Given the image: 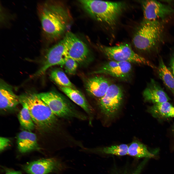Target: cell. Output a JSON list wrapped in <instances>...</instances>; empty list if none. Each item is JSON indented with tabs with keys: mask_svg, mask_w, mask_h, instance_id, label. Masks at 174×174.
<instances>
[{
	"mask_svg": "<svg viewBox=\"0 0 174 174\" xmlns=\"http://www.w3.org/2000/svg\"><path fill=\"white\" fill-rule=\"evenodd\" d=\"M110 82L108 79L102 76H94L88 79L86 84V88L90 94L101 98L105 94Z\"/></svg>",
	"mask_w": 174,
	"mask_h": 174,
	"instance_id": "15",
	"label": "cell"
},
{
	"mask_svg": "<svg viewBox=\"0 0 174 174\" xmlns=\"http://www.w3.org/2000/svg\"><path fill=\"white\" fill-rule=\"evenodd\" d=\"M99 48L110 60L127 62L156 68L149 61L135 52L128 44L122 43L112 46L100 45Z\"/></svg>",
	"mask_w": 174,
	"mask_h": 174,
	"instance_id": "6",
	"label": "cell"
},
{
	"mask_svg": "<svg viewBox=\"0 0 174 174\" xmlns=\"http://www.w3.org/2000/svg\"><path fill=\"white\" fill-rule=\"evenodd\" d=\"M148 111L153 117L158 119L174 117V107L168 102L154 104Z\"/></svg>",
	"mask_w": 174,
	"mask_h": 174,
	"instance_id": "19",
	"label": "cell"
},
{
	"mask_svg": "<svg viewBox=\"0 0 174 174\" xmlns=\"http://www.w3.org/2000/svg\"><path fill=\"white\" fill-rule=\"evenodd\" d=\"M147 160V159H145L138 164L132 167H125L122 169L117 170L114 172L112 174H140Z\"/></svg>",
	"mask_w": 174,
	"mask_h": 174,
	"instance_id": "24",
	"label": "cell"
},
{
	"mask_svg": "<svg viewBox=\"0 0 174 174\" xmlns=\"http://www.w3.org/2000/svg\"><path fill=\"white\" fill-rule=\"evenodd\" d=\"M144 21L164 19L174 13V8L169 5L153 0L142 1Z\"/></svg>",
	"mask_w": 174,
	"mask_h": 174,
	"instance_id": "12",
	"label": "cell"
},
{
	"mask_svg": "<svg viewBox=\"0 0 174 174\" xmlns=\"http://www.w3.org/2000/svg\"><path fill=\"white\" fill-rule=\"evenodd\" d=\"M66 41V52L67 57L72 58L78 63L87 61L89 51L87 45L75 34L68 32L65 36Z\"/></svg>",
	"mask_w": 174,
	"mask_h": 174,
	"instance_id": "10",
	"label": "cell"
},
{
	"mask_svg": "<svg viewBox=\"0 0 174 174\" xmlns=\"http://www.w3.org/2000/svg\"><path fill=\"white\" fill-rule=\"evenodd\" d=\"M128 146L124 144L102 148H83L81 151L89 154L110 155L122 156L128 155Z\"/></svg>",
	"mask_w": 174,
	"mask_h": 174,
	"instance_id": "18",
	"label": "cell"
},
{
	"mask_svg": "<svg viewBox=\"0 0 174 174\" xmlns=\"http://www.w3.org/2000/svg\"><path fill=\"white\" fill-rule=\"evenodd\" d=\"M67 58L66 52V41L64 37L49 49L45 55L42 66L33 76H39L43 74L51 66L55 65L63 66Z\"/></svg>",
	"mask_w": 174,
	"mask_h": 174,
	"instance_id": "9",
	"label": "cell"
},
{
	"mask_svg": "<svg viewBox=\"0 0 174 174\" xmlns=\"http://www.w3.org/2000/svg\"><path fill=\"white\" fill-rule=\"evenodd\" d=\"M172 132L174 136V124L173 125V126L172 128Z\"/></svg>",
	"mask_w": 174,
	"mask_h": 174,
	"instance_id": "29",
	"label": "cell"
},
{
	"mask_svg": "<svg viewBox=\"0 0 174 174\" xmlns=\"http://www.w3.org/2000/svg\"><path fill=\"white\" fill-rule=\"evenodd\" d=\"M17 143L19 151L25 153L39 149L36 135L26 130L20 132L17 138Z\"/></svg>",
	"mask_w": 174,
	"mask_h": 174,
	"instance_id": "16",
	"label": "cell"
},
{
	"mask_svg": "<svg viewBox=\"0 0 174 174\" xmlns=\"http://www.w3.org/2000/svg\"><path fill=\"white\" fill-rule=\"evenodd\" d=\"M50 78L59 86L76 89L64 71L61 69L56 68L52 70L50 73Z\"/></svg>",
	"mask_w": 174,
	"mask_h": 174,
	"instance_id": "22",
	"label": "cell"
},
{
	"mask_svg": "<svg viewBox=\"0 0 174 174\" xmlns=\"http://www.w3.org/2000/svg\"><path fill=\"white\" fill-rule=\"evenodd\" d=\"M0 86V108L7 110L15 108L20 103L19 96L14 93L12 87L1 79Z\"/></svg>",
	"mask_w": 174,
	"mask_h": 174,
	"instance_id": "14",
	"label": "cell"
},
{
	"mask_svg": "<svg viewBox=\"0 0 174 174\" xmlns=\"http://www.w3.org/2000/svg\"><path fill=\"white\" fill-rule=\"evenodd\" d=\"M79 1L92 17L110 26L116 24L125 7L124 4L121 2L91 0Z\"/></svg>",
	"mask_w": 174,
	"mask_h": 174,
	"instance_id": "4",
	"label": "cell"
},
{
	"mask_svg": "<svg viewBox=\"0 0 174 174\" xmlns=\"http://www.w3.org/2000/svg\"><path fill=\"white\" fill-rule=\"evenodd\" d=\"M131 64L127 62L110 60L93 72L92 73L108 75L123 81H128L130 78L132 71Z\"/></svg>",
	"mask_w": 174,
	"mask_h": 174,
	"instance_id": "11",
	"label": "cell"
},
{
	"mask_svg": "<svg viewBox=\"0 0 174 174\" xmlns=\"http://www.w3.org/2000/svg\"><path fill=\"white\" fill-rule=\"evenodd\" d=\"M19 98L20 103L27 108L35 126L38 128L49 130L57 125V117L37 94L27 92L20 95Z\"/></svg>",
	"mask_w": 174,
	"mask_h": 174,
	"instance_id": "2",
	"label": "cell"
},
{
	"mask_svg": "<svg viewBox=\"0 0 174 174\" xmlns=\"http://www.w3.org/2000/svg\"><path fill=\"white\" fill-rule=\"evenodd\" d=\"M39 97L57 117L65 119L76 118L85 120L86 116L77 110L66 99L54 91L38 94Z\"/></svg>",
	"mask_w": 174,
	"mask_h": 174,
	"instance_id": "5",
	"label": "cell"
},
{
	"mask_svg": "<svg viewBox=\"0 0 174 174\" xmlns=\"http://www.w3.org/2000/svg\"><path fill=\"white\" fill-rule=\"evenodd\" d=\"M171 72L174 76V52L171 57L169 63Z\"/></svg>",
	"mask_w": 174,
	"mask_h": 174,
	"instance_id": "27",
	"label": "cell"
},
{
	"mask_svg": "<svg viewBox=\"0 0 174 174\" xmlns=\"http://www.w3.org/2000/svg\"><path fill=\"white\" fill-rule=\"evenodd\" d=\"M164 34V27L160 20L144 21L134 36L133 44L141 51L155 52L163 41Z\"/></svg>",
	"mask_w": 174,
	"mask_h": 174,
	"instance_id": "3",
	"label": "cell"
},
{
	"mask_svg": "<svg viewBox=\"0 0 174 174\" xmlns=\"http://www.w3.org/2000/svg\"><path fill=\"white\" fill-rule=\"evenodd\" d=\"M60 90L72 101L81 108L89 115L93 113L91 107L83 94L76 89L59 86Z\"/></svg>",
	"mask_w": 174,
	"mask_h": 174,
	"instance_id": "17",
	"label": "cell"
},
{
	"mask_svg": "<svg viewBox=\"0 0 174 174\" xmlns=\"http://www.w3.org/2000/svg\"><path fill=\"white\" fill-rule=\"evenodd\" d=\"M78 63L74 59L68 57L63 66L65 72L69 74L75 73L78 66Z\"/></svg>",
	"mask_w": 174,
	"mask_h": 174,
	"instance_id": "25",
	"label": "cell"
},
{
	"mask_svg": "<svg viewBox=\"0 0 174 174\" xmlns=\"http://www.w3.org/2000/svg\"><path fill=\"white\" fill-rule=\"evenodd\" d=\"M68 167L61 159L52 158L34 161L24 166V170L29 174H48L54 172L62 173Z\"/></svg>",
	"mask_w": 174,
	"mask_h": 174,
	"instance_id": "7",
	"label": "cell"
},
{
	"mask_svg": "<svg viewBox=\"0 0 174 174\" xmlns=\"http://www.w3.org/2000/svg\"><path fill=\"white\" fill-rule=\"evenodd\" d=\"M37 12L43 32L46 39L54 40L65 32L70 19L67 9L58 2L46 1L39 4Z\"/></svg>",
	"mask_w": 174,
	"mask_h": 174,
	"instance_id": "1",
	"label": "cell"
},
{
	"mask_svg": "<svg viewBox=\"0 0 174 174\" xmlns=\"http://www.w3.org/2000/svg\"><path fill=\"white\" fill-rule=\"evenodd\" d=\"M5 174H22L21 172L19 171L12 170H8Z\"/></svg>",
	"mask_w": 174,
	"mask_h": 174,
	"instance_id": "28",
	"label": "cell"
},
{
	"mask_svg": "<svg viewBox=\"0 0 174 174\" xmlns=\"http://www.w3.org/2000/svg\"><path fill=\"white\" fill-rule=\"evenodd\" d=\"M22 108L18 115V118L21 126L28 131H31L35 126V123L27 108L22 105Z\"/></svg>",
	"mask_w": 174,
	"mask_h": 174,
	"instance_id": "23",
	"label": "cell"
},
{
	"mask_svg": "<svg viewBox=\"0 0 174 174\" xmlns=\"http://www.w3.org/2000/svg\"><path fill=\"white\" fill-rule=\"evenodd\" d=\"M157 69L160 79L174 97V76L171 71L166 66L161 58L159 59Z\"/></svg>",
	"mask_w": 174,
	"mask_h": 174,
	"instance_id": "20",
	"label": "cell"
},
{
	"mask_svg": "<svg viewBox=\"0 0 174 174\" xmlns=\"http://www.w3.org/2000/svg\"><path fill=\"white\" fill-rule=\"evenodd\" d=\"M10 140L8 138L0 137V151L2 152L9 145Z\"/></svg>",
	"mask_w": 174,
	"mask_h": 174,
	"instance_id": "26",
	"label": "cell"
},
{
	"mask_svg": "<svg viewBox=\"0 0 174 174\" xmlns=\"http://www.w3.org/2000/svg\"><path fill=\"white\" fill-rule=\"evenodd\" d=\"M143 95L145 102L154 104L168 102L170 99L159 83L151 79L144 90Z\"/></svg>",
	"mask_w": 174,
	"mask_h": 174,
	"instance_id": "13",
	"label": "cell"
},
{
	"mask_svg": "<svg viewBox=\"0 0 174 174\" xmlns=\"http://www.w3.org/2000/svg\"><path fill=\"white\" fill-rule=\"evenodd\" d=\"M123 97L121 88L116 84H111L100 100L99 107L102 112L107 117L114 116L121 104Z\"/></svg>",
	"mask_w": 174,
	"mask_h": 174,
	"instance_id": "8",
	"label": "cell"
},
{
	"mask_svg": "<svg viewBox=\"0 0 174 174\" xmlns=\"http://www.w3.org/2000/svg\"><path fill=\"white\" fill-rule=\"evenodd\" d=\"M128 155L137 159H148L154 156L145 145L138 141L132 142L128 146Z\"/></svg>",
	"mask_w": 174,
	"mask_h": 174,
	"instance_id": "21",
	"label": "cell"
}]
</instances>
